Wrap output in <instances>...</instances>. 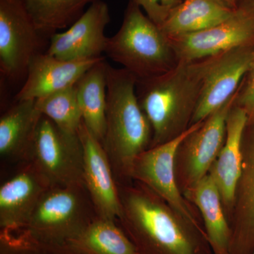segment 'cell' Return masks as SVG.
Segmentation results:
<instances>
[{
    "label": "cell",
    "instance_id": "obj_1",
    "mask_svg": "<svg viewBox=\"0 0 254 254\" xmlns=\"http://www.w3.org/2000/svg\"><path fill=\"white\" fill-rule=\"evenodd\" d=\"M218 55L181 63L161 76L136 81L138 103L153 130L150 148L190 128L205 76Z\"/></svg>",
    "mask_w": 254,
    "mask_h": 254
},
{
    "label": "cell",
    "instance_id": "obj_2",
    "mask_svg": "<svg viewBox=\"0 0 254 254\" xmlns=\"http://www.w3.org/2000/svg\"><path fill=\"white\" fill-rule=\"evenodd\" d=\"M122 204L125 232L136 254H213L205 232L151 190H130Z\"/></svg>",
    "mask_w": 254,
    "mask_h": 254
},
{
    "label": "cell",
    "instance_id": "obj_3",
    "mask_svg": "<svg viewBox=\"0 0 254 254\" xmlns=\"http://www.w3.org/2000/svg\"><path fill=\"white\" fill-rule=\"evenodd\" d=\"M136 78L125 68L108 64L106 130L103 145L109 158L131 175L138 155L150 148L153 130L136 95Z\"/></svg>",
    "mask_w": 254,
    "mask_h": 254
},
{
    "label": "cell",
    "instance_id": "obj_4",
    "mask_svg": "<svg viewBox=\"0 0 254 254\" xmlns=\"http://www.w3.org/2000/svg\"><path fill=\"white\" fill-rule=\"evenodd\" d=\"M105 53L137 81L161 76L180 64L168 37L131 0L120 30L108 38Z\"/></svg>",
    "mask_w": 254,
    "mask_h": 254
},
{
    "label": "cell",
    "instance_id": "obj_5",
    "mask_svg": "<svg viewBox=\"0 0 254 254\" xmlns=\"http://www.w3.org/2000/svg\"><path fill=\"white\" fill-rule=\"evenodd\" d=\"M76 187H50L43 194L25 226L23 236L48 245H67L92 220Z\"/></svg>",
    "mask_w": 254,
    "mask_h": 254
},
{
    "label": "cell",
    "instance_id": "obj_6",
    "mask_svg": "<svg viewBox=\"0 0 254 254\" xmlns=\"http://www.w3.org/2000/svg\"><path fill=\"white\" fill-rule=\"evenodd\" d=\"M28 156L50 187L84 186L83 153L79 135L60 129L42 115Z\"/></svg>",
    "mask_w": 254,
    "mask_h": 254
},
{
    "label": "cell",
    "instance_id": "obj_7",
    "mask_svg": "<svg viewBox=\"0 0 254 254\" xmlns=\"http://www.w3.org/2000/svg\"><path fill=\"white\" fill-rule=\"evenodd\" d=\"M238 91L220 109L200 123L179 147L175 174L184 196L208 175L221 150L226 137L227 116Z\"/></svg>",
    "mask_w": 254,
    "mask_h": 254
},
{
    "label": "cell",
    "instance_id": "obj_8",
    "mask_svg": "<svg viewBox=\"0 0 254 254\" xmlns=\"http://www.w3.org/2000/svg\"><path fill=\"white\" fill-rule=\"evenodd\" d=\"M49 39L38 31L21 0H0V71L19 81L36 55L46 53Z\"/></svg>",
    "mask_w": 254,
    "mask_h": 254
},
{
    "label": "cell",
    "instance_id": "obj_9",
    "mask_svg": "<svg viewBox=\"0 0 254 254\" xmlns=\"http://www.w3.org/2000/svg\"><path fill=\"white\" fill-rule=\"evenodd\" d=\"M199 123L191 125L186 131L171 141L145 150L133 163L130 176L144 184L184 220L205 232L199 219L195 215L179 188L175 174L177 150Z\"/></svg>",
    "mask_w": 254,
    "mask_h": 254
},
{
    "label": "cell",
    "instance_id": "obj_10",
    "mask_svg": "<svg viewBox=\"0 0 254 254\" xmlns=\"http://www.w3.org/2000/svg\"><path fill=\"white\" fill-rule=\"evenodd\" d=\"M168 38L180 63H190L254 46V17L237 9L231 17L213 27Z\"/></svg>",
    "mask_w": 254,
    "mask_h": 254
},
{
    "label": "cell",
    "instance_id": "obj_11",
    "mask_svg": "<svg viewBox=\"0 0 254 254\" xmlns=\"http://www.w3.org/2000/svg\"><path fill=\"white\" fill-rule=\"evenodd\" d=\"M110 22L108 4L96 0L66 31L52 36L46 53L64 61L101 58L108 41L105 30Z\"/></svg>",
    "mask_w": 254,
    "mask_h": 254
},
{
    "label": "cell",
    "instance_id": "obj_12",
    "mask_svg": "<svg viewBox=\"0 0 254 254\" xmlns=\"http://www.w3.org/2000/svg\"><path fill=\"white\" fill-rule=\"evenodd\" d=\"M254 46L219 55L205 76L190 126L201 123L235 94L250 69Z\"/></svg>",
    "mask_w": 254,
    "mask_h": 254
},
{
    "label": "cell",
    "instance_id": "obj_13",
    "mask_svg": "<svg viewBox=\"0 0 254 254\" xmlns=\"http://www.w3.org/2000/svg\"><path fill=\"white\" fill-rule=\"evenodd\" d=\"M78 135L83 153V181L99 218L113 220L123 216V204L114 182L110 159L103 143L82 123Z\"/></svg>",
    "mask_w": 254,
    "mask_h": 254
},
{
    "label": "cell",
    "instance_id": "obj_14",
    "mask_svg": "<svg viewBox=\"0 0 254 254\" xmlns=\"http://www.w3.org/2000/svg\"><path fill=\"white\" fill-rule=\"evenodd\" d=\"M230 254L254 250V123L247 124L242 140V172L230 214Z\"/></svg>",
    "mask_w": 254,
    "mask_h": 254
},
{
    "label": "cell",
    "instance_id": "obj_15",
    "mask_svg": "<svg viewBox=\"0 0 254 254\" xmlns=\"http://www.w3.org/2000/svg\"><path fill=\"white\" fill-rule=\"evenodd\" d=\"M104 58L64 61L47 53L36 55L29 64L24 84L15 96V101L38 100L72 86Z\"/></svg>",
    "mask_w": 254,
    "mask_h": 254
},
{
    "label": "cell",
    "instance_id": "obj_16",
    "mask_svg": "<svg viewBox=\"0 0 254 254\" xmlns=\"http://www.w3.org/2000/svg\"><path fill=\"white\" fill-rule=\"evenodd\" d=\"M247 124L245 110L234 104L227 118L225 143L208 173L218 187L227 215L231 214L242 172V140Z\"/></svg>",
    "mask_w": 254,
    "mask_h": 254
},
{
    "label": "cell",
    "instance_id": "obj_17",
    "mask_svg": "<svg viewBox=\"0 0 254 254\" xmlns=\"http://www.w3.org/2000/svg\"><path fill=\"white\" fill-rule=\"evenodd\" d=\"M50 187L35 168L21 172L1 185L0 225L4 231L22 230L42 196Z\"/></svg>",
    "mask_w": 254,
    "mask_h": 254
},
{
    "label": "cell",
    "instance_id": "obj_18",
    "mask_svg": "<svg viewBox=\"0 0 254 254\" xmlns=\"http://www.w3.org/2000/svg\"><path fill=\"white\" fill-rule=\"evenodd\" d=\"M200 210L213 254H230V227L218 187L210 175L185 195Z\"/></svg>",
    "mask_w": 254,
    "mask_h": 254
},
{
    "label": "cell",
    "instance_id": "obj_19",
    "mask_svg": "<svg viewBox=\"0 0 254 254\" xmlns=\"http://www.w3.org/2000/svg\"><path fill=\"white\" fill-rule=\"evenodd\" d=\"M36 100L15 101L0 118V154L3 157L29 155L42 117Z\"/></svg>",
    "mask_w": 254,
    "mask_h": 254
},
{
    "label": "cell",
    "instance_id": "obj_20",
    "mask_svg": "<svg viewBox=\"0 0 254 254\" xmlns=\"http://www.w3.org/2000/svg\"><path fill=\"white\" fill-rule=\"evenodd\" d=\"M236 9L222 0H184L160 28L168 37L203 31L226 21Z\"/></svg>",
    "mask_w": 254,
    "mask_h": 254
},
{
    "label": "cell",
    "instance_id": "obj_21",
    "mask_svg": "<svg viewBox=\"0 0 254 254\" xmlns=\"http://www.w3.org/2000/svg\"><path fill=\"white\" fill-rule=\"evenodd\" d=\"M103 59L88 69L76 83V91L83 123L101 143L106 130L107 71Z\"/></svg>",
    "mask_w": 254,
    "mask_h": 254
},
{
    "label": "cell",
    "instance_id": "obj_22",
    "mask_svg": "<svg viewBox=\"0 0 254 254\" xmlns=\"http://www.w3.org/2000/svg\"><path fill=\"white\" fill-rule=\"evenodd\" d=\"M38 31L50 39L59 30L69 28L88 4L96 0H21Z\"/></svg>",
    "mask_w": 254,
    "mask_h": 254
},
{
    "label": "cell",
    "instance_id": "obj_23",
    "mask_svg": "<svg viewBox=\"0 0 254 254\" xmlns=\"http://www.w3.org/2000/svg\"><path fill=\"white\" fill-rule=\"evenodd\" d=\"M68 246L83 254H136L126 233L113 220H92Z\"/></svg>",
    "mask_w": 254,
    "mask_h": 254
},
{
    "label": "cell",
    "instance_id": "obj_24",
    "mask_svg": "<svg viewBox=\"0 0 254 254\" xmlns=\"http://www.w3.org/2000/svg\"><path fill=\"white\" fill-rule=\"evenodd\" d=\"M36 107L42 115L50 118L63 131L78 134L83 118L76 84L36 100Z\"/></svg>",
    "mask_w": 254,
    "mask_h": 254
},
{
    "label": "cell",
    "instance_id": "obj_25",
    "mask_svg": "<svg viewBox=\"0 0 254 254\" xmlns=\"http://www.w3.org/2000/svg\"><path fill=\"white\" fill-rule=\"evenodd\" d=\"M0 254H83L68 245L40 243L21 236L12 238L3 235L1 239Z\"/></svg>",
    "mask_w": 254,
    "mask_h": 254
},
{
    "label": "cell",
    "instance_id": "obj_26",
    "mask_svg": "<svg viewBox=\"0 0 254 254\" xmlns=\"http://www.w3.org/2000/svg\"><path fill=\"white\" fill-rule=\"evenodd\" d=\"M143 8L146 16L159 27L166 21L171 11L184 0H131Z\"/></svg>",
    "mask_w": 254,
    "mask_h": 254
},
{
    "label": "cell",
    "instance_id": "obj_27",
    "mask_svg": "<svg viewBox=\"0 0 254 254\" xmlns=\"http://www.w3.org/2000/svg\"><path fill=\"white\" fill-rule=\"evenodd\" d=\"M235 105L245 110L248 117V124L254 123V56L239 88Z\"/></svg>",
    "mask_w": 254,
    "mask_h": 254
},
{
    "label": "cell",
    "instance_id": "obj_28",
    "mask_svg": "<svg viewBox=\"0 0 254 254\" xmlns=\"http://www.w3.org/2000/svg\"><path fill=\"white\" fill-rule=\"evenodd\" d=\"M236 9L245 11L254 17V0H236Z\"/></svg>",
    "mask_w": 254,
    "mask_h": 254
},
{
    "label": "cell",
    "instance_id": "obj_29",
    "mask_svg": "<svg viewBox=\"0 0 254 254\" xmlns=\"http://www.w3.org/2000/svg\"><path fill=\"white\" fill-rule=\"evenodd\" d=\"M225 4L230 6V7L236 9V0H222Z\"/></svg>",
    "mask_w": 254,
    "mask_h": 254
},
{
    "label": "cell",
    "instance_id": "obj_30",
    "mask_svg": "<svg viewBox=\"0 0 254 254\" xmlns=\"http://www.w3.org/2000/svg\"><path fill=\"white\" fill-rule=\"evenodd\" d=\"M252 254H254V250L253 253H252Z\"/></svg>",
    "mask_w": 254,
    "mask_h": 254
}]
</instances>
